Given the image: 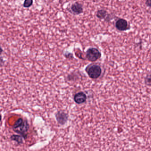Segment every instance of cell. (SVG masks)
<instances>
[{
    "label": "cell",
    "instance_id": "obj_1",
    "mask_svg": "<svg viewBox=\"0 0 151 151\" xmlns=\"http://www.w3.org/2000/svg\"><path fill=\"white\" fill-rule=\"evenodd\" d=\"M14 131L22 135L24 139L27 137V132L29 129V124L27 120L24 121L22 118H19L14 124Z\"/></svg>",
    "mask_w": 151,
    "mask_h": 151
},
{
    "label": "cell",
    "instance_id": "obj_2",
    "mask_svg": "<svg viewBox=\"0 0 151 151\" xmlns=\"http://www.w3.org/2000/svg\"><path fill=\"white\" fill-rule=\"evenodd\" d=\"M86 71L89 76L93 79H97L100 76L101 73V68L96 64H91L87 66Z\"/></svg>",
    "mask_w": 151,
    "mask_h": 151
},
{
    "label": "cell",
    "instance_id": "obj_3",
    "mask_svg": "<svg viewBox=\"0 0 151 151\" xmlns=\"http://www.w3.org/2000/svg\"><path fill=\"white\" fill-rule=\"evenodd\" d=\"M101 56L100 52L95 48H90L86 51V57L88 60L91 62L96 61Z\"/></svg>",
    "mask_w": 151,
    "mask_h": 151
},
{
    "label": "cell",
    "instance_id": "obj_4",
    "mask_svg": "<svg viewBox=\"0 0 151 151\" xmlns=\"http://www.w3.org/2000/svg\"><path fill=\"white\" fill-rule=\"evenodd\" d=\"M56 120L61 125H64L68 122V116L63 111H59L55 115Z\"/></svg>",
    "mask_w": 151,
    "mask_h": 151
},
{
    "label": "cell",
    "instance_id": "obj_5",
    "mask_svg": "<svg viewBox=\"0 0 151 151\" xmlns=\"http://www.w3.org/2000/svg\"><path fill=\"white\" fill-rule=\"evenodd\" d=\"M87 97L83 92H79L76 93L74 97V101L78 104H81L86 101Z\"/></svg>",
    "mask_w": 151,
    "mask_h": 151
},
{
    "label": "cell",
    "instance_id": "obj_6",
    "mask_svg": "<svg viewBox=\"0 0 151 151\" xmlns=\"http://www.w3.org/2000/svg\"><path fill=\"white\" fill-rule=\"evenodd\" d=\"M116 27L119 31H125L129 29V25L126 20L124 19H119L116 23Z\"/></svg>",
    "mask_w": 151,
    "mask_h": 151
},
{
    "label": "cell",
    "instance_id": "obj_7",
    "mask_svg": "<svg viewBox=\"0 0 151 151\" xmlns=\"http://www.w3.org/2000/svg\"><path fill=\"white\" fill-rule=\"evenodd\" d=\"M71 9L74 14H81L83 11L82 5L81 4H78V3H76L73 4L71 6Z\"/></svg>",
    "mask_w": 151,
    "mask_h": 151
},
{
    "label": "cell",
    "instance_id": "obj_8",
    "mask_svg": "<svg viewBox=\"0 0 151 151\" xmlns=\"http://www.w3.org/2000/svg\"><path fill=\"white\" fill-rule=\"evenodd\" d=\"M22 136L19 135H14L11 136V139L12 140L16 141L18 144H21L23 143Z\"/></svg>",
    "mask_w": 151,
    "mask_h": 151
},
{
    "label": "cell",
    "instance_id": "obj_9",
    "mask_svg": "<svg viewBox=\"0 0 151 151\" xmlns=\"http://www.w3.org/2000/svg\"><path fill=\"white\" fill-rule=\"evenodd\" d=\"M107 15L106 11L104 10H101L98 11L97 13V16L100 19H103L105 18L106 16Z\"/></svg>",
    "mask_w": 151,
    "mask_h": 151
},
{
    "label": "cell",
    "instance_id": "obj_10",
    "mask_svg": "<svg viewBox=\"0 0 151 151\" xmlns=\"http://www.w3.org/2000/svg\"><path fill=\"white\" fill-rule=\"evenodd\" d=\"M33 0H25L24 3V6L25 8H29L32 5Z\"/></svg>",
    "mask_w": 151,
    "mask_h": 151
},
{
    "label": "cell",
    "instance_id": "obj_11",
    "mask_svg": "<svg viewBox=\"0 0 151 151\" xmlns=\"http://www.w3.org/2000/svg\"><path fill=\"white\" fill-rule=\"evenodd\" d=\"M146 4L147 5V6L151 8V0H147Z\"/></svg>",
    "mask_w": 151,
    "mask_h": 151
}]
</instances>
